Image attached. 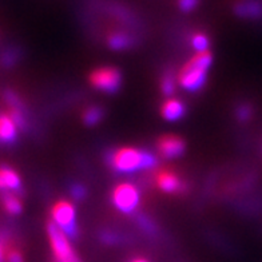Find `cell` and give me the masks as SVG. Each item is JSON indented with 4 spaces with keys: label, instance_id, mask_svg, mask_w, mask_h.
<instances>
[{
    "label": "cell",
    "instance_id": "cell-15",
    "mask_svg": "<svg viewBox=\"0 0 262 262\" xmlns=\"http://www.w3.org/2000/svg\"><path fill=\"white\" fill-rule=\"evenodd\" d=\"M161 89L165 95H172L176 91V76L172 73H166L161 82Z\"/></svg>",
    "mask_w": 262,
    "mask_h": 262
},
{
    "label": "cell",
    "instance_id": "cell-3",
    "mask_svg": "<svg viewBox=\"0 0 262 262\" xmlns=\"http://www.w3.org/2000/svg\"><path fill=\"white\" fill-rule=\"evenodd\" d=\"M47 233H49L50 244H51L56 262H80L74 252L73 246L70 245L67 235L54 221H50L47 224Z\"/></svg>",
    "mask_w": 262,
    "mask_h": 262
},
{
    "label": "cell",
    "instance_id": "cell-6",
    "mask_svg": "<svg viewBox=\"0 0 262 262\" xmlns=\"http://www.w3.org/2000/svg\"><path fill=\"white\" fill-rule=\"evenodd\" d=\"M111 200L118 210L122 213H131L139 204V191L131 183H121L113 190Z\"/></svg>",
    "mask_w": 262,
    "mask_h": 262
},
{
    "label": "cell",
    "instance_id": "cell-19",
    "mask_svg": "<svg viewBox=\"0 0 262 262\" xmlns=\"http://www.w3.org/2000/svg\"><path fill=\"white\" fill-rule=\"evenodd\" d=\"M86 189L82 186H79V185H75V186H73V189H71V194H73V196L75 198V200H83L84 196H86Z\"/></svg>",
    "mask_w": 262,
    "mask_h": 262
},
{
    "label": "cell",
    "instance_id": "cell-10",
    "mask_svg": "<svg viewBox=\"0 0 262 262\" xmlns=\"http://www.w3.org/2000/svg\"><path fill=\"white\" fill-rule=\"evenodd\" d=\"M157 185H158L159 189L166 191V193H180L185 189L180 178L170 171L159 172L158 177H157Z\"/></svg>",
    "mask_w": 262,
    "mask_h": 262
},
{
    "label": "cell",
    "instance_id": "cell-5",
    "mask_svg": "<svg viewBox=\"0 0 262 262\" xmlns=\"http://www.w3.org/2000/svg\"><path fill=\"white\" fill-rule=\"evenodd\" d=\"M90 83L97 90L107 94H114L121 89V71L114 67H102L90 74Z\"/></svg>",
    "mask_w": 262,
    "mask_h": 262
},
{
    "label": "cell",
    "instance_id": "cell-12",
    "mask_svg": "<svg viewBox=\"0 0 262 262\" xmlns=\"http://www.w3.org/2000/svg\"><path fill=\"white\" fill-rule=\"evenodd\" d=\"M107 41H108V46L113 50H126L133 45V39L127 34H124V32H114V34H111L108 39H107Z\"/></svg>",
    "mask_w": 262,
    "mask_h": 262
},
{
    "label": "cell",
    "instance_id": "cell-4",
    "mask_svg": "<svg viewBox=\"0 0 262 262\" xmlns=\"http://www.w3.org/2000/svg\"><path fill=\"white\" fill-rule=\"evenodd\" d=\"M52 218L54 222L62 229L67 237L75 238L78 234V226L75 220V209L67 201H59L52 207Z\"/></svg>",
    "mask_w": 262,
    "mask_h": 262
},
{
    "label": "cell",
    "instance_id": "cell-14",
    "mask_svg": "<svg viewBox=\"0 0 262 262\" xmlns=\"http://www.w3.org/2000/svg\"><path fill=\"white\" fill-rule=\"evenodd\" d=\"M103 108H100L98 106L90 107V108H87L84 111V114H83V122L87 124V126H94V124H97L98 122L103 118Z\"/></svg>",
    "mask_w": 262,
    "mask_h": 262
},
{
    "label": "cell",
    "instance_id": "cell-22",
    "mask_svg": "<svg viewBox=\"0 0 262 262\" xmlns=\"http://www.w3.org/2000/svg\"><path fill=\"white\" fill-rule=\"evenodd\" d=\"M131 262H147L146 259H142V258H137L134 259V261H131Z\"/></svg>",
    "mask_w": 262,
    "mask_h": 262
},
{
    "label": "cell",
    "instance_id": "cell-1",
    "mask_svg": "<svg viewBox=\"0 0 262 262\" xmlns=\"http://www.w3.org/2000/svg\"><path fill=\"white\" fill-rule=\"evenodd\" d=\"M111 169L119 172H133L139 169H154L158 161L151 152L135 147H122L111 151L107 157Z\"/></svg>",
    "mask_w": 262,
    "mask_h": 262
},
{
    "label": "cell",
    "instance_id": "cell-9",
    "mask_svg": "<svg viewBox=\"0 0 262 262\" xmlns=\"http://www.w3.org/2000/svg\"><path fill=\"white\" fill-rule=\"evenodd\" d=\"M17 126L10 114H0V143L12 145L16 141Z\"/></svg>",
    "mask_w": 262,
    "mask_h": 262
},
{
    "label": "cell",
    "instance_id": "cell-2",
    "mask_svg": "<svg viewBox=\"0 0 262 262\" xmlns=\"http://www.w3.org/2000/svg\"><path fill=\"white\" fill-rule=\"evenodd\" d=\"M213 62L210 51L198 52L181 69L178 74L180 84L189 91H200L207 79V70Z\"/></svg>",
    "mask_w": 262,
    "mask_h": 262
},
{
    "label": "cell",
    "instance_id": "cell-18",
    "mask_svg": "<svg viewBox=\"0 0 262 262\" xmlns=\"http://www.w3.org/2000/svg\"><path fill=\"white\" fill-rule=\"evenodd\" d=\"M250 114H252L250 106H239V108L237 111L238 119H241V121H245V119L250 118Z\"/></svg>",
    "mask_w": 262,
    "mask_h": 262
},
{
    "label": "cell",
    "instance_id": "cell-8",
    "mask_svg": "<svg viewBox=\"0 0 262 262\" xmlns=\"http://www.w3.org/2000/svg\"><path fill=\"white\" fill-rule=\"evenodd\" d=\"M7 190L10 191L21 190V182L14 169H11L7 165H3L0 166V191L4 193Z\"/></svg>",
    "mask_w": 262,
    "mask_h": 262
},
{
    "label": "cell",
    "instance_id": "cell-17",
    "mask_svg": "<svg viewBox=\"0 0 262 262\" xmlns=\"http://www.w3.org/2000/svg\"><path fill=\"white\" fill-rule=\"evenodd\" d=\"M200 0H178V6L182 11H191L196 7Z\"/></svg>",
    "mask_w": 262,
    "mask_h": 262
},
{
    "label": "cell",
    "instance_id": "cell-13",
    "mask_svg": "<svg viewBox=\"0 0 262 262\" xmlns=\"http://www.w3.org/2000/svg\"><path fill=\"white\" fill-rule=\"evenodd\" d=\"M2 201H3V206L6 211H8L10 214H19L23 210V205H21L20 200L11 191H4Z\"/></svg>",
    "mask_w": 262,
    "mask_h": 262
},
{
    "label": "cell",
    "instance_id": "cell-11",
    "mask_svg": "<svg viewBox=\"0 0 262 262\" xmlns=\"http://www.w3.org/2000/svg\"><path fill=\"white\" fill-rule=\"evenodd\" d=\"M162 117L166 121H178L186 113V107L180 100L170 99L162 104Z\"/></svg>",
    "mask_w": 262,
    "mask_h": 262
},
{
    "label": "cell",
    "instance_id": "cell-20",
    "mask_svg": "<svg viewBox=\"0 0 262 262\" xmlns=\"http://www.w3.org/2000/svg\"><path fill=\"white\" fill-rule=\"evenodd\" d=\"M7 262H25V259H23V255L17 250H12V252L8 253Z\"/></svg>",
    "mask_w": 262,
    "mask_h": 262
},
{
    "label": "cell",
    "instance_id": "cell-21",
    "mask_svg": "<svg viewBox=\"0 0 262 262\" xmlns=\"http://www.w3.org/2000/svg\"><path fill=\"white\" fill-rule=\"evenodd\" d=\"M0 262H6V258H4V252L2 246H0Z\"/></svg>",
    "mask_w": 262,
    "mask_h": 262
},
{
    "label": "cell",
    "instance_id": "cell-7",
    "mask_svg": "<svg viewBox=\"0 0 262 262\" xmlns=\"http://www.w3.org/2000/svg\"><path fill=\"white\" fill-rule=\"evenodd\" d=\"M157 146L161 156L167 159L178 158L185 152V142L180 137H174V135H165L159 138Z\"/></svg>",
    "mask_w": 262,
    "mask_h": 262
},
{
    "label": "cell",
    "instance_id": "cell-16",
    "mask_svg": "<svg viewBox=\"0 0 262 262\" xmlns=\"http://www.w3.org/2000/svg\"><path fill=\"white\" fill-rule=\"evenodd\" d=\"M191 43H193L194 49L196 50V51H206L207 50V46H209V39L205 36V35L202 34H196L194 35L193 39H191Z\"/></svg>",
    "mask_w": 262,
    "mask_h": 262
}]
</instances>
